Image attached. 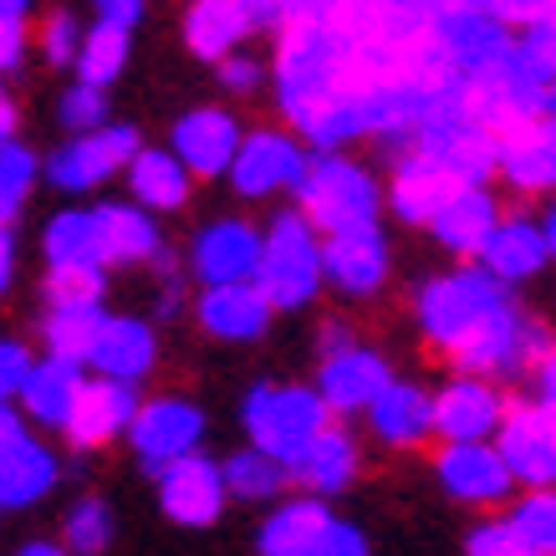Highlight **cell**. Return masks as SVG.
Returning a JSON list of instances; mask_svg holds the SVG:
<instances>
[{
  "instance_id": "1",
  "label": "cell",
  "mask_w": 556,
  "mask_h": 556,
  "mask_svg": "<svg viewBox=\"0 0 556 556\" xmlns=\"http://www.w3.org/2000/svg\"><path fill=\"white\" fill-rule=\"evenodd\" d=\"M270 102H276V118L302 128L327 98H338L342 87L363 83L378 67L404 62L408 51H388L372 47L348 26L342 16H296L281 31L270 36Z\"/></svg>"
},
{
  "instance_id": "2",
  "label": "cell",
  "mask_w": 556,
  "mask_h": 556,
  "mask_svg": "<svg viewBox=\"0 0 556 556\" xmlns=\"http://www.w3.org/2000/svg\"><path fill=\"white\" fill-rule=\"evenodd\" d=\"M510 296L516 291L506 281H495L480 261H455V266H444L419 281V291H414V327L429 342V353L450 363V353H459Z\"/></svg>"
},
{
  "instance_id": "3",
  "label": "cell",
  "mask_w": 556,
  "mask_h": 556,
  "mask_svg": "<svg viewBox=\"0 0 556 556\" xmlns=\"http://www.w3.org/2000/svg\"><path fill=\"white\" fill-rule=\"evenodd\" d=\"M291 204L302 210L321 236L363 219H383V174L353 149H312L306 169L291 189Z\"/></svg>"
},
{
  "instance_id": "4",
  "label": "cell",
  "mask_w": 556,
  "mask_h": 556,
  "mask_svg": "<svg viewBox=\"0 0 556 556\" xmlns=\"http://www.w3.org/2000/svg\"><path fill=\"white\" fill-rule=\"evenodd\" d=\"M255 287L276 312H306L321 302V230L291 200H276V215L261 225V266Z\"/></svg>"
},
{
  "instance_id": "5",
  "label": "cell",
  "mask_w": 556,
  "mask_h": 556,
  "mask_svg": "<svg viewBox=\"0 0 556 556\" xmlns=\"http://www.w3.org/2000/svg\"><path fill=\"white\" fill-rule=\"evenodd\" d=\"M327 419H338V414L327 408L312 378H255L236 404L240 439L261 444L266 455L287 459V465L302 455V444Z\"/></svg>"
},
{
  "instance_id": "6",
  "label": "cell",
  "mask_w": 556,
  "mask_h": 556,
  "mask_svg": "<svg viewBox=\"0 0 556 556\" xmlns=\"http://www.w3.org/2000/svg\"><path fill=\"white\" fill-rule=\"evenodd\" d=\"M510 36L516 31L501 16H490L485 5H475V0H439L419 36V47H414V62L429 72H450L459 83H475V77H485L506 56Z\"/></svg>"
},
{
  "instance_id": "7",
  "label": "cell",
  "mask_w": 556,
  "mask_h": 556,
  "mask_svg": "<svg viewBox=\"0 0 556 556\" xmlns=\"http://www.w3.org/2000/svg\"><path fill=\"white\" fill-rule=\"evenodd\" d=\"M306 138L291 128V123H245L230 164H225V185L240 204H276L291 200V189L306 169Z\"/></svg>"
},
{
  "instance_id": "8",
  "label": "cell",
  "mask_w": 556,
  "mask_h": 556,
  "mask_svg": "<svg viewBox=\"0 0 556 556\" xmlns=\"http://www.w3.org/2000/svg\"><path fill=\"white\" fill-rule=\"evenodd\" d=\"M552 342H556V327L541 317V312H531V306L521 302V291H516L459 353H450V368L485 372V378L510 388V383H526V372L536 368V357L546 353Z\"/></svg>"
},
{
  "instance_id": "9",
  "label": "cell",
  "mask_w": 556,
  "mask_h": 556,
  "mask_svg": "<svg viewBox=\"0 0 556 556\" xmlns=\"http://www.w3.org/2000/svg\"><path fill=\"white\" fill-rule=\"evenodd\" d=\"M143 143L138 123L108 118L92 134H67L51 153H41V185H51L67 200L98 194L102 185H113L123 174V164L134 159V149Z\"/></svg>"
},
{
  "instance_id": "10",
  "label": "cell",
  "mask_w": 556,
  "mask_h": 556,
  "mask_svg": "<svg viewBox=\"0 0 556 556\" xmlns=\"http://www.w3.org/2000/svg\"><path fill=\"white\" fill-rule=\"evenodd\" d=\"M123 439L134 450L138 470L153 480L169 459L210 444V408L200 399H189V393H149V399H138Z\"/></svg>"
},
{
  "instance_id": "11",
  "label": "cell",
  "mask_w": 556,
  "mask_h": 556,
  "mask_svg": "<svg viewBox=\"0 0 556 556\" xmlns=\"http://www.w3.org/2000/svg\"><path fill=\"white\" fill-rule=\"evenodd\" d=\"M321 281L342 302H372V296H383L388 281H393V240H388L383 219L327 230L321 236Z\"/></svg>"
},
{
  "instance_id": "12",
  "label": "cell",
  "mask_w": 556,
  "mask_h": 556,
  "mask_svg": "<svg viewBox=\"0 0 556 556\" xmlns=\"http://www.w3.org/2000/svg\"><path fill=\"white\" fill-rule=\"evenodd\" d=\"M189 287H219V281H255L261 266V225L251 215H215L189 230L179 251Z\"/></svg>"
},
{
  "instance_id": "13",
  "label": "cell",
  "mask_w": 556,
  "mask_h": 556,
  "mask_svg": "<svg viewBox=\"0 0 556 556\" xmlns=\"http://www.w3.org/2000/svg\"><path fill=\"white\" fill-rule=\"evenodd\" d=\"M434 485L465 510H501L516 495L495 439H434Z\"/></svg>"
},
{
  "instance_id": "14",
  "label": "cell",
  "mask_w": 556,
  "mask_h": 556,
  "mask_svg": "<svg viewBox=\"0 0 556 556\" xmlns=\"http://www.w3.org/2000/svg\"><path fill=\"white\" fill-rule=\"evenodd\" d=\"M153 490H159L164 521H174L179 531H210L230 510V490H225V475H219V455H210L204 444L169 459L164 470L153 475Z\"/></svg>"
},
{
  "instance_id": "15",
  "label": "cell",
  "mask_w": 556,
  "mask_h": 556,
  "mask_svg": "<svg viewBox=\"0 0 556 556\" xmlns=\"http://www.w3.org/2000/svg\"><path fill=\"white\" fill-rule=\"evenodd\" d=\"M276 317L281 312L266 302V291L255 281H219V287L189 291V321L210 342H219V348H255V342H266Z\"/></svg>"
},
{
  "instance_id": "16",
  "label": "cell",
  "mask_w": 556,
  "mask_h": 556,
  "mask_svg": "<svg viewBox=\"0 0 556 556\" xmlns=\"http://www.w3.org/2000/svg\"><path fill=\"white\" fill-rule=\"evenodd\" d=\"M495 185L516 204H536L556 194V123L521 118L495 134Z\"/></svg>"
},
{
  "instance_id": "17",
  "label": "cell",
  "mask_w": 556,
  "mask_h": 556,
  "mask_svg": "<svg viewBox=\"0 0 556 556\" xmlns=\"http://www.w3.org/2000/svg\"><path fill=\"white\" fill-rule=\"evenodd\" d=\"M434 399V439H495L510 408V388L485 372L450 368V378L429 388Z\"/></svg>"
},
{
  "instance_id": "18",
  "label": "cell",
  "mask_w": 556,
  "mask_h": 556,
  "mask_svg": "<svg viewBox=\"0 0 556 556\" xmlns=\"http://www.w3.org/2000/svg\"><path fill=\"white\" fill-rule=\"evenodd\" d=\"M164 357V338H159V321L138 317V312H108L98 321V338L87 348L83 368L98 378H118V383L143 388L159 372Z\"/></svg>"
},
{
  "instance_id": "19",
  "label": "cell",
  "mask_w": 556,
  "mask_h": 556,
  "mask_svg": "<svg viewBox=\"0 0 556 556\" xmlns=\"http://www.w3.org/2000/svg\"><path fill=\"white\" fill-rule=\"evenodd\" d=\"M506 189L495 185V179H459L444 204H439L429 225H424V236L434 240L444 255H455V261H470L480 251V240L495 230V219L506 215Z\"/></svg>"
},
{
  "instance_id": "20",
  "label": "cell",
  "mask_w": 556,
  "mask_h": 556,
  "mask_svg": "<svg viewBox=\"0 0 556 556\" xmlns=\"http://www.w3.org/2000/svg\"><path fill=\"white\" fill-rule=\"evenodd\" d=\"M357 419L368 424L372 444H383L388 455H414L424 444H434V399L419 378H404V372H393Z\"/></svg>"
},
{
  "instance_id": "21",
  "label": "cell",
  "mask_w": 556,
  "mask_h": 556,
  "mask_svg": "<svg viewBox=\"0 0 556 556\" xmlns=\"http://www.w3.org/2000/svg\"><path fill=\"white\" fill-rule=\"evenodd\" d=\"M459 179L444 164H439L434 153L424 149H399L383 159V219H399L408 230H424L429 215H434L444 194L455 189Z\"/></svg>"
},
{
  "instance_id": "22",
  "label": "cell",
  "mask_w": 556,
  "mask_h": 556,
  "mask_svg": "<svg viewBox=\"0 0 556 556\" xmlns=\"http://www.w3.org/2000/svg\"><path fill=\"white\" fill-rule=\"evenodd\" d=\"M393 372L399 368L388 363V353H378L372 342L353 338V342H342V348H332V353H317L312 383H317V393L327 399V408H332L338 419H357V414L372 404V393H378Z\"/></svg>"
},
{
  "instance_id": "23",
  "label": "cell",
  "mask_w": 556,
  "mask_h": 556,
  "mask_svg": "<svg viewBox=\"0 0 556 556\" xmlns=\"http://www.w3.org/2000/svg\"><path fill=\"white\" fill-rule=\"evenodd\" d=\"M495 450L506 459L516 490L556 485V419L531 399L510 393V408L495 429Z\"/></svg>"
},
{
  "instance_id": "24",
  "label": "cell",
  "mask_w": 556,
  "mask_h": 556,
  "mask_svg": "<svg viewBox=\"0 0 556 556\" xmlns=\"http://www.w3.org/2000/svg\"><path fill=\"white\" fill-rule=\"evenodd\" d=\"M240 134H245V123H240L236 108H225V102H194V108H185V113L174 118L169 149L179 153V164L194 174V185H210V179L225 174Z\"/></svg>"
},
{
  "instance_id": "25",
  "label": "cell",
  "mask_w": 556,
  "mask_h": 556,
  "mask_svg": "<svg viewBox=\"0 0 556 556\" xmlns=\"http://www.w3.org/2000/svg\"><path fill=\"white\" fill-rule=\"evenodd\" d=\"M470 261H480V266H485L495 281H506L510 291L536 287L541 276L552 270V255H546V240H541L536 210H526V204L510 210L506 204V215L495 219V230L480 240V251H475Z\"/></svg>"
},
{
  "instance_id": "26",
  "label": "cell",
  "mask_w": 556,
  "mask_h": 556,
  "mask_svg": "<svg viewBox=\"0 0 556 556\" xmlns=\"http://www.w3.org/2000/svg\"><path fill=\"white\" fill-rule=\"evenodd\" d=\"M357 475H363V439L353 434L348 419H327L302 444V455L291 459V490H306L321 501L348 495L357 485Z\"/></svg>"
},
{
  "instance_id": "27",
  "label": "cell",
  "mask_w": 556,
  "mask_h": 556,
  "mask_svg": "<svg viewBox=\"0 0 556 556\" xmlns=\"http://www.w3.org/2000/svg\"><path fill=\"white\" fill-rule=\"evenodd\" d=\"M332 501L306 495V490H287L276 495L255 526V552L261 556H321L327 552V526H332Z\"/></svg>"
},
{
  "instance_id": "28",
  "label": "cell",
  "mask_w": 556,
  "mask_h": 556,
  "mask_svg": "<svg viewBox=\"0 0 556 556\" xmlns=\"http://www.w3.org/2000/svg\"><path fill=\"white\" fill-rule=\"evenodd\" d=\"M138 399H143V388L87 372V383H83V393H77V408H72L62 439H67L77 455H98V450H108L113 439H123Z\"/></svg>"
},
{
  "instance_id": "29",
  "label": "cell",
  "mask_w": 556,
  "mask_h": 556,
  "mask_svg": "<svg viewBox=\"0 0 556 556\" xmlns=\"http://www.w3.org/2000/svg\"><path fill=\"white\" fill-rule=\"evenodd\" d=\"M87 383V368L77 357H62V353H41L31 357V368L21 378L16 388V408L26 414L31 429L41 434H62L72 419V408H77V393Z\"/></svg>"
},
{
  "instance_id": "30",
  "label": "cell",
  "mask_w": 556,
  "mask_h": 556,
  "mask_svg": "<svg viewBox=\"0 0 556 556\" xmlns=\"http://www.w3.org/2000/svg\"><path fill=\"white\" fill-rule=\"evenodd\" d=\"M62 475H67V465H62V455L47 444V434H41V429H26L11 450H0V516L36 510L51 490L62 485Z\"/></svg>"
},
{
  "instance_id": "31",
  "label": "cell",
  "mask_w": 556,
  "mask_h": 556,
  "mask_svg": "<svg viewBox=\"0 0 556 556\" xmlns=\"http://www.w3.org/2000/svg\"><path fill=\"white\" fill-rule=\"evenodd\" d=\"M123 185H128V200H138L159 219L185 215L194 200V174L179 164V153L169 143H138L134 159L123 164Z\"/></svg>"
},
{
  "instance_id": "32",
  "label": "cell",
  "mask_w": 556,
  "mask_h": 556,
  "mask_svg": "<svg viewBox=\"0 0 556 556\" xmlns=\"http://www.w3.org/2000/svg\"><path fill=\"white\" fill-rule=\"evenodd\" d=\"M98 230H102V261L113 270H138L169 245L164 219L143 210L138 200H98Z\"/></svg>"
},
{
  "instance_id": "33",
  "label": "cell",
  "mask_w": 556,
  "mask_h": 556,
  "mask_svg": "<svg viewBox=\"0 0 556 556\" xmlns=\"http://www.w3.org/2000/svg\"><path fill=\"white\" fill-rule=\"evenodd\" d=\"M255 21L245 0H185V51L204 67H215L225 51L255 41Z\"/></svg>"
},
{
  "instance_id": "34",
  "label": "cell",
  "mask_w": 556,
  "mask_h": 556,
  "mask_svg": "<svg viewBox=\"0 0 556 556\" xmlns=\"http://www.w3.org/2000/svg\"><path fill=\"white\" fill-rule=\"evenodd\" d=\"M219 475H225V490H230V506H270L276 495L291 490V465L287 459L266 455L261 444L240 439L230 455H219Z\"/></svg>"
},
{
  "instance_id": "35",
  "label": "cell",
  "mask_w": 556,
  "mask_h": 556,
  "mask_svg": "<svg viewBox=\"0 0 556 556\" xmlns=\"http://www.w3.org/2000/svg\"><path fill=\"white\" fill-rule=\"evenodd\" d=\"M41 261H47V266H77V261L108 266V261H102L98 210H92V204H62V210L41 225Z\"/></svg>"
},
{
  "instance_id": "36",
  "label": "cell",
  "mask_w": 556,
  "mask_h": 556,
  "mask_svg": "<svg viewBox=\"0 0 556 556\" xmlns=\"http://www.w3.org/2000/svg\"><path fill=\"white\" fill-rule=\"evenodd\" d=\"M134 62V31L123 26H108V21H92L83 26V41H77V56H72V72L92 87H118V77Z\"/></svg>"
},
{
  "instance_id": "37",
  "label": "cell",
  "mask_w": 556,
  "mask_h": 556,
  "mask_svg": "<svg viewBox=\"0 0 556 556\" xmlns=\"http://www.w3.org/2000/svg\"><path fill=\"white\" fill-rule=\"evenodd\" d=\"M102 317H108V302H47V312L36 321V338H41L47 353H62L83 363L92 338H98Z\"/></svg>"
},
{
  "instance_id": "38",
  "label": "cell",
  "mask_w": 556,
  "mask_h": 556,
  "mask_svg": "<svg viewBox=\"0 0 556 556\" xmlns=\"http://www.w3.org/2000/svg\"><path fill=\"white\" fill-rule=\"evenodd\" d=\"M506 516L516 526L521 556H556V485L516 490L506 501Z\"/></svg>"
},
{
  "instance_id": "39",
  "label": "cell",
  "mask_w": 556,
  "mask_h": 556,
  "mask_svg": "<svg viewBox=\"0 0 556 556\" xmlns=\"http://www.w3.org/2000/svg\"><path fill=\"white\" fill-rule=\"evenodd\" d=\"M113 541H118V510L102 495H77L62 516V546L72 556H102Z\"/></svg>"
},
{
  "instance_id": "40",
  "label": "cell",
  "mask_w": 556,
  "mask_h": 556,
  "mask_svg": "<svg viewBox=\"0 0 556 556\" xmlns=\"http://www.w3.org/2000/svg\"><path fill=\"white\" fill-rule=\"evenodd\" d=\"M41 185V153L21 138H0V219L16 225Z\"/></svg>"
},
{
  "instance_id": "41",
  "label": "cell",
  "mask_w": 556,
  "mask_h": 556,
  "mask_svg": "<svg viewBox=\"0 0 556 556\" xmlns=\"http://www.w3.org/2000/svg\"><path fill=\"white\" fill-rule=\"evenodd\" d=\"M108 287H113V270L108 266H47L41 276V296L47 302H108Z\"/></svg>"
},
{
  "instance_id": "42",
  "label": "cell",
  "mask_w": 556,
  "mask_h": 556,
  "mask_svg": "<svg viewBox=\"0 0 556 556\" xmlns=\"http://www.w3.org/2000/svg\"><path fill=\"white\" fill-rule=\"evenodd\" d=\"M215 83L225 98H240V102H255L261 92H266L270 83V62L261 56V51H251V41L236 51H225L215 62Z\"/></svg>"
},
{
  "instance_id": "43",
  "label": "cell",
  "mask_w": 556,
  "mask_h": 556,
  "mask_svg": "<svg viewBox=\"0 0 556 556\" xmlns=\"http://www.w3.org/2000/svg\"><path fill=\"white\" fill-rule=\"evenodd\" d=\"M113 118V98H108V87H92V83H67L62 87V98H56V123H62V134H92L102 123Z\"/></svg>"
},
{
  "instance_id": "44",
  "label": "cell",
  "mask_w": 556,
  "mask_h": 556,
  "mask_svg": "<svg viewBox=\"0 0 556 556\" xmlns=\"http://www.w3.org/2000/svg\"><path fill=\"white\" fill-rule=\"evenodd\" d=\"M77 41H83V21H77V11H67V5L47 11V16L36 21V31H31V51H41V62L56 67V72L72 67Z\"/></svg>"
},
{
  "instance_id": "45",
  "label": "cell",
  "mask_w": 556,
  "mask_h": 556,
  "mask_svg": "<svg viewBox=\"0 0 556 556\" xmlns=\"http://www.w3.org/2000/svg\"><path fill=\"white\" fill-rule=\"evenodd\" d=\"M465 552L470 556H521V541H516V526H510L506 506L480 510V521H470V531H465Z\"/></svg>"
},
{
  "instance_id": "46",
  "label": "cell",
  "mask_w": 556,
  "mask_h": 556,
  "mask_svg": "<svg viewBox=\"0 0 556 556\" xmlns=\"http://www.w3.org/2000/svg\"><path fill=\"white\" fill-rule=\"evenodd\" d=\"M31 348L21 338H5L0 332V404H16V388L21 378H26V368H31Z\"/></svg>"
},
{
  "instance_id": "47",
  "label": "cell",
  "mask_w": 556,
  "mask_h": 556,
  "mask_svg": "<svg viewBox=\"0 0 556 556\" xmlns=\"http://www.w3.org/2000/svg\"><path fill=\"white\" fill-rule=\"evenodd\" d=\"M26 56H31V21H0V77H16Z\"/></svg>"
},
{
  "instance_id": "48",
  "label": "cell",
  "mask_w": 556,
  "mask_h": 556,
  "mask_svg": "<svg viewBox=\"0 0 556 556\" xmlns=\"http://www.w3.org/2000/svg\"><path fill=\"white\" fill-rule=\"evenodd\" d=\"M475 5H485L490 16H501L510 31H521V26H531V21L556 16V0H475Z\"/></svg>"
},
{
  "instance_id": "49",
  "label": "cell",
  "mask_w": 556,
  "mask_h": 556,
  "mask_svg": "<svg viewBox=\"0 0 556 556\" xmlns=\"http://www.w3.org/2000/svg\"><path fill=\"white\" fill-rule=\"evenodd\" d=\"M372 541L368 531L357 521H348V516H332V526H327V552L321 556H368Z\"/></svg>"
},
{
  "instance_id": "50",
  "label": "cell",
  "mask_w": 556,
  "mask_h": 556,
  "mask_svg": "<svg viewBox=\"0 0 556 556\" xmlns=\"http://www.w3.org/2000/svg\"><path fill=\"white\" fill-rule=\"evenodd\" d=\"M526 383H531V393H526V399H531V404H541L556 419V342L536 357V368L526 372Z\"/></svg>"
},
{
  "instance_id": "51",
  "label": "cell",
  "mask_w": 556,
  "mask_h": 556,
  "mask_svg": "<svg viewBox=\"0 0 556 556\" xmlns=\"http://www.w3.org/2000/svg\"><path fill=\"white\" fill-rule=\"evenodd\" d=\"M516 41H521L531 56H536L541 67L556 77V16H546V21H531V26H521L516 31Z\"/></svg>"
},
{
  "instance_id": "52",
  "label": "cell",
  "mask_w": 556,
  "mask_h": 556,
  "mask_svg": "<svg viewBox=\"0 0 556 556\" xmlns=\"http://www.w3.org/2000/svg\"><path fill=\"white\" fill-rule=\"evenodd\" d=\"M92 21H108V26L138 31V26L149 21V0H92Z\"/></svg>"
},
{
  "instance_id": "53",
  "label": "cell",
  "mask_w": 556,
  "mask_h": 556,
  "mask_svg": "<svg viewBox=\"0 0 556 556\" xmlns=\"http://www.w3.org/2000/svg\"><path fill=\"white\" fill-rule=\"evenodd\" d=\"M16 270H21L16 225H11V219H0V296H11V287H16Z\"/></svg>"
},
{
  "instance_id": "54",
  "label": "cell",
  "mask_w": 556,
  "mask_h": 556,
  "mask_svg": "<svg viewBox=\"0 0 556 556\" xmlns=\"http://www.w3.org/2000/svg\"><path fill=\"white\" fill-rule=\"evenodd\" d=\"M363 338V327H357L353 317H342V312H332V317H321L317 327V353H332V348H342V342Z\"/></svg>"
},
{
  "instance_id": "55",
  "label": "cell",
  "mask_w": 556,
  "mask_h": 556,
  "mask_svg": "<svg viewBox=\"0 0 556 556\" xmlns=\"http://www.w3.org/2000/svg\"><path fill=\"white\" fill-rule=\"evenodd\" d=\"M245 11H251L255 31L261 36H276L281 26H287V16H281V0H245Z\"/></svg>"
},
{
  "instance_id": "56",
  "label": "cell",
  "mask_w": 556,
  "mask_h": 556,
  "mask_svg": "<svg viewBox=\"0 0 556 556\" xmlns=\"http://www.w3.org/2000/svg\"><path fill=\"white\" fill-rule=\"evenodd\" d=\"M26 429H31V424H26V414H21L16 404H0V450H11Z\"/></svg>"
},
{
  "instance_id": "57",
  "label": "cell",
  "mask_w": 556,
  "mask_h": 556,
  "mask_svg": "<svg viewBox=\"0 0 556 556\" xmlns=\"http://www.w3.org/2000/svg\"><path fill=\"white\" fill-rule=\"evenodd\" d=\"M536 225H541V240H546V255H552L556 266V194H546V200H536Z\"/></svg>"
},
{
  "instance_id": "58",
  "label": "cell",
  "mask_w": 556,
  "mask_h": 556,
  "mask_svg": "<svg viewBox=\"0 0 556 556\" xmlns=\"http://www.w3.org/2000/svg\"><path fill=\"white\" fill-rule=\"evenodd\" d=\"M21 134V108L11 92H0V138H16Z\"/></svg>"
},
{
  "instance_id": "59",
  "label": "cell",
  "mask_w": 556,
  "mask_h": 556,
  "mask_svg": "<svg viewBox=\"0 0 556 556\" xmlns=\"http://www.w3.org/2000/svg\"><path fill=\"white\" fill-rule=\"evenodd\" d=\"M16 552L21 556H67V546H62V541H51V536H31V541H21Z\"/></svg>"
},
{
  "instance_id": "60",
  "label": "cell",
  "mask_w": 556,
  "mask_h": 556,
  "mask_svg": "<svg viewBox=\"0 0 556 556\" xmlns=\"http://www.w3.org/2000/svg\"><path fill=\"white\" fill-rule=\"evenodd\" d=\"M31 11H36V0H0V21H11V16L31 21Z\"/></svg>"
},
{
  "instance_id": "61",
  "label": "cell",
  "mask_w": 556,
  "mask_h": 556,
  "mask_svg": "<svg viewBox=\"0 0 556 556\" xmlns=\"http://www.w3.org/2000/svg\"><path fill=\"white\" fill-rule=\"evenodd\" d=\"M541 118L556 123V77H552V87H546V98H541Z\"/></svg>"
},
{
  "instance_id": "62",
  "label": "cell",
  "mask_w": 556,
  "mask_h": 556,
  "mask_svg": "<svg viewBox=\"0 0 556 556\" xmlns=\"http://www.w3.org/2000/svg\"><path fill=\"white\" fill-rule=\"evenodd\" d=\"M0 92H5V77H0Z\"/></svg>"
}]
</instances>
